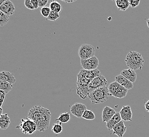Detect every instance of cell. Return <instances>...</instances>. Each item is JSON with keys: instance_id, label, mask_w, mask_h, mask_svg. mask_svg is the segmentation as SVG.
Wrapping results in <instances>:
<instances>
[{"instance_id": "obj_1", "label": "cell", "mask_w": 149, "mask_h": 137, "mask_svg": "<svg viewBox=\"0 0 149 137\" xmlns=\"http://www.w3.org/2000/svg\"><path fill=\"white\" fill-rule=\"evenodd\" d=\"M28 118L35 122L37 131L44 132L50 127L52 114L49 109L41 106H36L29 110Z\"/></svg>"}, {"instance_id": "obj_2", "label": "cell", "mask_w": 149, "mask_h": 137, "mask_svg": "<svg viewBox=\"0 0 149 137\" xmlns=\"http://www.w3.org/2000/svg\"><path fill=\"white\" fill-rule=\"evenodd\" d=\"M101 75L100 71L96 69L88 71L84 69L80 70L77 74V93L82 99H86L88 96V86L89 83L95 77Z\"/></svg>"}, {"instance_id": "obj_3", "label": "cell", "mask_w": 149, "mask_h": 137, "mask_svg": "<svg viewBox=\"0 0 149 137\" xmlns=\"http://www.w3.org/2000/svg\"><path fill=\"white\" fill-rule=\"evenodd\" d=\"M126 66L133 70H141L143 66L144 60L142 55L136 51H130L125 59Z\"/></svg>"}, {"instance_id": "obj_4", "label": "cell", "mask_w": 149, "mask_h": 137, "mask_svg": "<svg viewBox=\"0 0 149 137\" xmlns=\"http://www.w3.org/2000/svg\"><path fill=\"white\" fill-rule=\"evenodd\" d=\"M110 95L108 87L104 86L91 92L88 94V98L93 103L100 104L105 102Z\"/></svg>"}, {"instance_id": "obj_5", "label": "cell", "mask_w": 149, "mask_h": 137, "mask_svg": "<svg viewBox=\"0 0 149 137\" xmlns=\"http://www.w3.org/2000/svg\"><path fill=\"white\" fill-rule=\"evenodd\" d=\"M16 129H20L23 134H32L37 131V127L35 122L28 118H24L21 120L20 125Z\"/></svg>"}, {"instance_id": "obj_6", "label": "cell", "mask_w": 149, "mask_h": 137, "mask_svg": "<svg viewBox=\"0 0 149 137\" xmlns=\"http://www.w3.org/2000/svg\"><path fill=\"white\" fill-rule=\"evenodd\" d=\"M108 89L111 95L118 99H122L125 97L128 92V90L127 89L121 86L115 81L109 84Z\"/></svg>"}, {"instance_id": "obj_7", "label": "cell", "mask_w": 149, "mask_h": 137, "mask_svg": "<svg viewBox=\"0 0 149 137\" xmlns=\"http://www.w3.org/2000/svg\"><path fill=\"white\" fill-rule=\"evenodd\" d=\"M78 53L80 60H87L94 57L95 49L91 44H83L80 46Z\"/></svg>"}, {"instance_id": "obj_8", "label": "cell", "mask_w": 149, "mask_h": 137, "mask_svg": "<svg viewBox=\"0 0 149 137\" xmlns=\"http://www.w3.org/2000/svg\"><path fill=\"white\" fill-rule=\"evenodd\" d=\"M107 83L108 82L107 80H106V77L102 74L95 77L91 82V83H89L88 90V94L97 89L100 88L104 86H107Z\"/></svg>"}, {"instance_id": "obj_9", "label": "cell", "mask_w": 149, "mask_h": 137, "mask_svg": "<svg viewBox=\"0 0 149 137\" xmlns=\"http://www.w3.org/2000/svg\"><path fill=\"white\" fill-rule=\"evenodd\" d=\"M99 60L96 56L87 60H80V65L84 70L88 71L94 70L99 66Z\"/></svg>"}, {"instance_id": "obj_10", "label": "cell", "mask_w": 149, "mask_h": 137, "mask_svg": "<svg viewBox=\"0 0 149 137\" xmlns=\"http://www.w3.org/2000/svg\"><path fill=\"white\" fill-rule=\"evenodd\" d=\"M87 110L86 106L81 103H76L72 106L70 112L78 118H82L84 112Z\"/></svg>"}, {"instance_id": "obj_11", "label": "cell", "mask_w": 149, "mask_h": 137, "mask_svg": "<svg viewBox=\"0 0 149 137\" xmlns=\"http://www.w3.org/2000/svg\"><path fill=\"white\" fill-rule=\"evenodd\" d=\"M15 11V5L10 0H6L5 2L0 6V11L2 12L9 16L14 15Z\"/></svg>"}, {"instance_id": "obj_12", "label": "cell", "mask_w": 149, "mask_h": 137, "mask_svg": "<svg viewBox=\"0 0 149 137\" xmlns=\"http://www.w3.org/2000/svg\"><path fill=\"white\" fill-rule=\"evenodd\" d=\"M122 120L123 121H132V109L130 106H123L120 111Z\"/></svg>"}, {"instance_id": "obj_13", "label": "cell", "mask_w": 149, "mask_h": 137, "mask_svg": "<svg viewBox=\"0 0 149 137\" xmlns=\"http://www.w3.org/2000/svg\"><path fill=\"white\" fill-rule=\"evenodd\" d=\"M116 112L114 109L106 106L103 110L102 112V120L103 122H107L114 117Z\"/></svg>"}, {"instance_id": "obj_14", "label": "cell", "mask_w": 149, "mask_h": 137, "mask_svg": "<svg viewBox=\"0 0 149 137\" xmlns=\"http://www.w3.org/2000/svg\"><path fill=\"white\" fill-rule=\"evenodd\" d=\"M115 80L121 86L127 89L128 90L133 88V83H132V82H131L129 80H127L121 74L118 75L116 77H115Z\"/></svg>"}, {"instance_id": "obj_15", "label": "cell", "mask_w": 149, "mask_h": 137, "mask_svg": "<svg viewBox=\"0 0 149 137\" xmlns=\"http://www.w3.org/2000/svg\"><path fill=\"white\" fill-rule=\"evenodd\" d=\"M126 130L127 128L124 125V121L122 120L114 127L113 129V134L116 135L118 137H123L126 132Z\"/></svg>"}, {"instance_id": "obj_16", "label": "cell", "mask_w": 149, "mask_h": 137, "mask_svg": "<svg viewBox=\"0 0 149 137\" xmlns=\"http://www.w3.org/2000/svg\"><path fill=\"white\" fill-rule=\"evenodd\" d=\"M120 74L126 78L127 80L132 82V83H134L136 80L137 74L134 70H132L131 68L122 70L120 72Z\"/></svg>"}, {"instance_id": "obj_17", "label": "cell", "mask_w": 149, "mask_h": 137, "mask_svg": "<svg viewBox=\"0 0 149 137\" xmlns=\"http://www.w3.org/2000/svg\"><path fill=\"white\" fill-rule=\"evenodd\" d=\"M0 81H4L13 84L17 80L13 73L8 71H2L0 73Z\"/></svg>"}, {"instance_id": "obj_18", "label": "cell", "mask_w": 149, "mask_h": 137, "mask_svg": "<svg viewBox=\"0 0 149 137\" xmlns=\"http://www.w3.org/2000/svg\"><path fill=\"white\" fill-rule=\"evenodd\" d=\"M122 118L120 117V112H116L114 117L112 118L109 122L106 123V127L109 131L112 130L118 123L122 121Z\"/></svg>"}, {"instance_id": "obj_19", "label": "cell", "mask_w": 149, "mask_h": 137, "mask_svg": "<svg viewBox=\"0 0 149 137\" xmlns=\"http://www.w3.org/2000/svg\"><path fill=\"white\" fill-rule=\"evenodd\" d=\"M11 123L10 118L7 113L2 114L0 117V128L2 130H6L9 128Z\"/></svg>"}, {"instance_id": "obj_20", "label": "cell", "mask_w": 149, "mask_h": 137, "mask_svg": "<svg viewBox=\"0 0 149 137\" xmlns=\"http://www.w3.org/2000/svg\"><path fill=\"white\" fill-rule=\"evenodd\" d=\"M118 10L125 11L129 8V1L127 0H116L115 1Z\"/></svg>"}, {"instance_id": "obj_21", "label": "cell", "mask_w": 149, "mask_h": 137, "mask_svg": "<svg viewBox=\"0 0 149 137\" xmlns=\"http://www.w3.org/2000/svg\"><path fill=\"white\" fill-rule=\"evenodd\" d=\"M13 88V86L11 83L4 81H0V90L6 93H8Z\"/></svg>"}, {"instance_id": "obj_22", "label": "cell", "mask_w": 149, "mask_h": 137, "mask_svg": "<svg viewBox=\"0 0 149 137\" xmlns=\"http://www.w3.org/2000/svg\"><path fill=\"white\" fill-rule=\"evenodd\" d=\"M70 118L71 117L70 115V112H68L61 113L58 118L56 119V121L61 123H66L69 122L70 120Z\"/></svg>"}, {"instance_id": "obj_23", "label": "cell", "mask_w": 149, "mask_h": 137, "mask_svg": "<svg viewBox=\"0 0 149 137\" xmlns=\"http://www.w3.org/2000/svg\"><path fill=\"white\" fill-rule=\"evenodd\" d=\"M49 8L52 11L56 12L59 13L62 10V6L60 3L56 1H52L50 4Z\"/></svg>"}, {"instance_id": "obj_24", "label": "cell", "mask_w": 149, "mask_h": 137, "mask_svg": "<svg viewBox=\"0 0 149 137\" xmlns=\"http://www.w3.org/2000/svg\"><path fill=\"white\" fill-rule=\"evenodd\" d=\"M10 21V16L6 15L2 12L0 11V26H3L9 23Z\"/></svg>"}, {"instance_id": "obj_25", "label": "cell", "mask_w": 149, "mask_h": 137, "mask_svg": "<svg viewBox=\"0 0 149 137\" xmlns=\"http://www.w3.org/2000/svg\"><path fill=\"white\" fill-rule=\"evenodd\" d=\"M95 113L90 110H86L84 112L82 118L84 119L88 120H93L95 119Z\"/></svg>"}, {"instance_id": "obj_26", "label": "cell", "mask_w": 149, "mask_h": 137, "mask_svg": "<svg viewBox=\"0 0 149 137\" xmlns=\"http://www.w3.org/2000/svg\"><path fill=\"white\" fill-rule=\"evenodd\" d=\"M52 131L56 134H60L63 131V126L61 123H55L52 128Z\"/></svg>"}, {"instance_id": "obj_27", "label": "cell", "mask_w": 149, "mask_h": 137, "mask_svg": "<svg viewBox=\"0 0 149 137\" xmlns=\"http://www.w3.org/2000/svg\"><path fill=\"white\" fill-rule=\"evenodd\" d=\"M59 17H60L59 13L52 11L49 15V17L47 18H46V20L47 21H56Z\"/></svg>"}, {"instance_id": "obj_28", "label": "cell", "mask_w": 149, "mask_h": 137, "mask_svg": "<svg viewBox=\"0 0 149 137\" xmlns=\"http://www.w3.org/2000/svg\"><path fill=\"white\" fill-rule=\"evenodd\" d=\"M52 11L51 9L49 7H47V6H45L44 8H42L41 9V14L43 16V17H49V15L50 13V12Z\"/></svg>"}, {"instance_id": "obj_29", "label": "cell", "mask_w": 149, "mask_h": 137, "mask_svg": "<svg viewBox=\"0 0 149 137\" xmlns=\"http://www.w3.org/2000/svg\"><path fill=\"white\" fill-rule=\"evenodd\" d=\"M130 6L132 8H135L139 6L140 3V0H130Z\"/></svg>"}, {"instance_id": "obj_30", "label": "cell", "mask_w": 149, "mask_h": 137, "mask_svg": "<svg viewBox=\"0 0 149 137\" xmlns=\"http://www.w3.org/2000/svg\"><path fill=\"white\" fill-rule=\"evenodd\" d=\"M24 6L27 9L29 10H35L32 3L31 0H26L24 1Z\"/></svg>"}, {"instance_id": "obj_31", "label": "cell", "mask_w": 149, "mask_h": 137, "mask_svg": "<svg viewBox=\"0 0 149 137\" xmlns=\"http://www.w3.org/2000/svg\"><path fill=\"white\" fill-rule=\"evenodd\" d=\"M6 93L4 92L1 90L0 91V101H1V107L3 106V103L4 102V100L6 99Z\"/></svg>"}, {"instance_id": "obj_32", "label": "cell", "mask_w": 149, "mask_h": 137, "mask_svg": "<svg viewBox=\"0 0 149 137\" xmlns=\"http://www.w3.org/2000/svg\"><path fill=\"white\" fill-rule=\"evenodd\" d=\"M38 2H39V7L42 8L45 7V6L47 4V3L48 2V0H39Z\"/></svg>"}, {"instance_id": "obj_33", "label": "cell", "mask_w": 149, "mask_h": 137, "mask_svg": "<svg viewBox=\"0 0 149 137\" xmlns=\"http://www.w3.org/2000/svg\"><path fill=\"white\" fill-rule=\"evenodd\" d=\"M31 2L35 9H37L39 8L38 0H31Z\"/></svg>"}, {"instance_id": "obj_34", "label": "cell", "mask_w": 149, "mask_h": 137, "mask_svg": "<svg viewBox=\"0 0 149 137\" xmlns=\"http://www.w3.org/2000/svg\"><path fill=\"white\" fill-rule=\"evenodd\" d=\"M145 108L146 109V111L149 113V100L145 104Z\"/></svg>"}, {"instance_id": "obj_35", "label": "cell", "mask_w": 149, "mask_h": 137, "mask_svg": "<svg viewBox=\"0 0 149 137\" xmlns=\"http://www.w3.org/2000/svg\"><path fill=\"white\" fill-rule=\"evenodd\" d=\"M66 3H72L74 2L75 1H62Z\"/></svg>"}, {"instance_id": "obj_36", "label": "cell", "mask_w": 149, "mask_h": 137, "mask_svg": "<svg viewBox=\"0 0 149 137\" xmlns=\"http://www.w3.org/2000/svg\"><path fill=\"white\" fill-rule=\"evenodd\" d=\"M6 0H0V6L2 5L4 2H5Z\"/></svg>"}, {"instance_id": "obj_37", "label": "cell", "mask_w": 149, "mask_h": 137, "mask_svg": "<svg viewBox=\"0 0 149 137\" xmlns=\"http://www.w3.org/2000/svg\"><path fill=\"white\" fill-rule=\"evenodd\" d=\"M2 112H3V109L2 108V107H1V116L2 114H3Z\"/></svg>"}, {"instance_id": "obj_38", "label": "cell", "mask_w": 149, "mask_h": 137, "mask_svg": "<svg viewBox=\"0 0 149 137\" xmlns=\"http://www.w3.org/2000/svg\"><path fill=\"white\" fill-rule=\"evenodd\" d=\"M147 26H148V27L149 28V19L147 21Z\"/></svg>"}]
</instances>
